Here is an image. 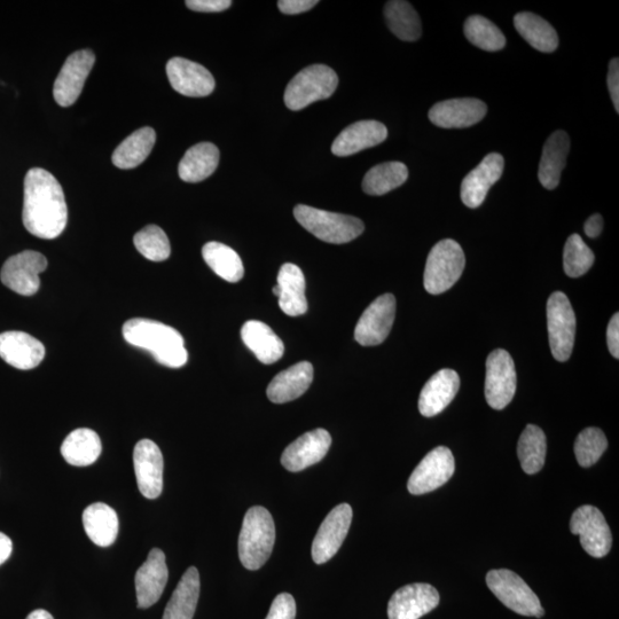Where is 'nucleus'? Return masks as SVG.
<instances>
[{"label": "nucleus", "instance_id": "f257e3e1", "mask_svg": "<svg viewBox=\"0 0 619 619\" xmlns=\"http://www.w3.org/2000/svg\"><path fill=\"white\" fill-rule=\"evenodd\" d=\"M68 209L64 190L56 177L42 168H33L25 178L22 222L37 238L56 239L65 231Z\"/></svg>", "mask_w": 619, "mask_h": 619}, {"label": "nucleus", "instance_id": "f03ea898", "mask_svg": "<svg viewBox=\"0 0 619 619\" xmlns=\"http://www.w3.org/2000/svg\"><path fill=\"white\" fill-rule=\"evenodd\" d=\"M124 340L151 352L156 362L170 368L183 367L188 354L182 334L159 321L135 318L123 325Z\"/></svg>", "mask_w": 619, "mask_h": 619}, {"label": "nucleus", "instance_id": "7ed1b4c3", "mask_svg": "<svg viewBox=\"0 0 619 619\" xmlns=\"http://www.w3.org/2000/svg\"><path fill=\"white\" fill-rule=\"evenodd\" d=\"M276 542V526L271 513L255 506L246 513L239 536V556L242 566L258 570L270 559Z\"/></svg>", "mask_w": 619, "mask_h": 619}, {"label": "nucleus", "instance_id": "20e7f679", "mask_svg": "<svg viewBox=\"0 0 619 619\" xmlns=\"http://www.w3.org/2000/svg\"><path fill=\"white\" fill-rule=\"evenodd\" d=\"M294 216L305 230L328 244H347L365 230V225L359 218L304 205L295 207Z\"/></svg>", "mask_w": 619, "mask_h": 619}, {"label": "nucleus", "instance_id": "39448f33", "mask_svg": "<svg viewBox=\"0 0 619 619\" xmlns=\"http://www.w3.org/2000/svg\"><path fill=\"white\" fill-rule=\"evenodd\" d=\"M465 264L464 250L457 241L446 239L438 242L427 258L423 277L426 291L433 295L449 291L464 272Z\"/></svg>", "mask_w": 619, "mask_h": 619}, {"label": "nucleus", "instance_id": "423d86ee", "mask_svg": "<svg viewBox=\"0 0 619 619\" xmlns=\"http://www.w3.org/2000/svg\"><path fill=\"white\" fill-rule=\"evenodd\" d=\"M339 85V77L332 68L313 65L297 74L287 85L285 104L292 111L310 106L332 96Z\"/></svg>", "mask_w": 619, "mask_h": 619}, {"label": "nucleus", "instance_id": "0eeeda50", "mask_svg": "<svg viewBox=\"0 0 619 619\" xmlns=\"http://www.w3.org/2000/svg\"><path fill=\"white\" fill-rule=\"evenodd\" d=\"M487 584L493 594L514 613L528 617H543L544 609L537 595L523 579L511 570H491Z\"/></svg>", "mask_w": 619, "mask_h": 619}, {"label": "nucleus", "instance_id": "6e6552de", "mask_svg": "<svg viewBox=\"0 0 619 619\" xmlns=\"http://www.w3.org/2000/svg\"><path fill=\"white\" fill-rule=\"evenodd\" d=\"M547 325L553 357L567 362L575 344L576 316L566 294L555 292L548 299Z\"/></svg>", "mask_w": 619, "mask_h": 619}, {"label": "nucleus", "instance_id": "1a4fd4ad", "mask_svg": "<svg viewBox=\"0 0 619 619\" xmlns=\"http://www.w3.org/2000/svg\"><path fill=\"white\" fill-rule=\"evenodd\" d=\"M516 391L514 360L506 350L492 351L487 359L485 398L495 410H504L512 402Z\"/></svg>", "mask_w": 619, "mask_h": 619}, {"label": "nucleus", "instance_id": "9d476101", "mask_svg": "<svg viewBox=\"0 0 619 619\" xmlns=\"http://www.w3.org/2000/svg\"><path fill=\"white\" fill-rule=\"evenodd\" d=\"M570 530L581 537L584 551L593 558H603L610 552L613 537L605 516L597 507L585 505L576 509L571 517Z\"/></svg>", "mask_w": 619, "mask_h": 619}, {"label": "nucleus", "instance_id": "9b49d317", "mask_svg": "<svg viewBox=\"0 0 619 619\" xmlns=\"http://www.w3.org/2000/svg\"><path fill=\"white\" fill-rule=\"evenodd\" d=\"M47 268L46 257L33 250H26L7 260L0 272L3 285L22 296H33L41 287L39 274Z\"/></svg>", "mask_w": 619, "mask_h": 619}, {"label": "nucleus", "instance_id": "f8f14e48", "mask_svg": "<svg viewBox=\"0 0 619 619\" xmlns=\"http://www.w3.org/2000/svg\"><path fill=\"white\" fill-rule=\"evenodd\" d=\"M396 316V299L393 294L381 295L373 301L355 329V339L363 347L379 346L385 342L393 328Z\"/></svg>", "mask_w": 619, "mask_h": 619}, {"label": "nucleus", "instance_id": "ddd939ff", "mask_svg": "<svg viewBox=\"0 0 619 619\" xmlns=\"http://www.w3.org/2000/svg\"><path fill=\"white\" fill-rule=\"evenodd\" d=\"M454 470L456 461L452 452L445 446H438L414 469L407 489L415 496L435 491L451 479Z\"/></svg>", "mask_w": 619, "mask_h": 619}, {"label": "nucleus", "instance_id": "4468645a", "mask_svg": "<svg viewBox=\"0 0 619 619\" xmlns=\"http://www.w3.org/2000/svg\"><path fill=\"white\" fill-rule=\"evenodd\" d=\"M96 62L90 50L77 51L69 56L54 83L53 96L61 107H69L80 98L86 78Z\"/></svg>", "mask_w": 619, "mask_h": 619}, {"label": "nucleus", "instance_id": "2eb2a0df", "mask_svg": "<svg viewBox=\"0 0 619 619\" xmlns=\"http://www.w3.org/2000/svg\"><path fill=\"white\" fill-rule=\"evenodd\" d=\"M352 521V508L348 504L336 506L317 532L312 544V559L324 564L339 552L346 539Z\"/></svg>", "mask_w": 619, "mask_h": 619}, {"label": "nucleus", "instance_id": "dca6fc26", "mask_svg": "<svg viewBox=\"0 0 619 619\" xmlns=\"http://www.w3.org/2000/svg\"><path fill=\"white\" fill-rule=\"evenodd\" d=\"M440 603V594L429 584H411L401 587L388 605L389 619H420Z\"/></svg>", "mask_w": 619, "mask_h": 619}, {"label": "nucleus", "instance_id": "f3484780", "mask_svg": "<svg viewBox=\"0 0 619 619\" xmlns=\"http://www.w3.org/2000/svg\"><path fill=\"white\" fill-rule=\"evenodd\" d=\"M167 75L172 88L185 97H207L215 90L214 76L191 60L172 58L167 65Z\"/></svg>", "mask_w": 619, "mask_h": 619}, {"label": "nucleus", "instance_id": "a211bd4d", "mask_svg": "<svg viewBox=\"0 0 619 619\" xmlns=\"http://www.w3.org/2000/svg\"><path fill=\"white\" fill-rule=\"evenodd\" d=\"M138 488L145 498H159L163 490V456L158 445L141 440L133 451Z\"/></svg>", "mask_w": 619, "mask_h": 619}, {"label": "nucleus", "instance_id": "6ab92c4d", "mask_svg": "<svg viewBox=\"0 0 619 619\" xmlns=\"http://www.w3.org/2000/svg\"><path fill=\"white\" fill-rule=\"evenodd\" d=\"M487 112V104L482 100L451 99L434 105L429 111V120L443 129H464L481 122Z\"/></svg>", "mask_w": 619, "mask_h": 619}, {"label": "nucleus", "instance_id": "aec40b11", "mask_svg": "<svg viewBox=\"0 0 619 619\" xmlns=\"http://www.w3.org/2000/svg\"><path fill=\"white\" fill-rule=\"evenodd\" d=\"M332 445L331 434L325 429L312 430L288 445L281 456V464L289 472H301L323 460Z\"/></svg>", "mask_w": 619, "mask_h": 619}, {"label": "nucleus", "instance_id": "412c9836", "mask_svg": "<svg viewBox=\"0 0 619 619\" xmlns=\"http://www.w3.org/2000/svg\"><path fill=\"white\" fill-rule=\"evenodd\" d=\"M503 155L491 153L462 180L461 200L468 208H479L490 191L503 175Z\"/></svg>", "mask_w": 619, "mask_h": 619}, {"label": "nucleus", "instance_id": "4be33fe9", "mask_svg": "<svg viewBox=\"0 0 619 619\" xmlns=\"http://www.w3.org/2000/svg\"><path fill=\"white\" fill-rule=\"evenodd\" d=\"M168 578L166 555L159 548H154L136 574L138 608L147 609L155 605L166 589Z\"/></svg>", "mask_w": 619, "mask_h": 619}, {"label": "nucleus", "instance_id": "5701e85b", "mask_svg": "<svg viewBox=\"0 0 619 619\" xmlns=\"http://www.w3.org/2000/svg\"><path fill=\"white\" fill-rule=\"evenodd\" d=\"M0 357L18 370L29 371L43 362L45 347L27 333L5 332L0 334Z\"/></svg>", "mask_w": 619, "mask_h": 619}, {"label": "nucleus", "instance_id": "b1692460", "mask_svg": "<svg viewBox=\"0 0 619 619\" xmlns=\"http://www.w3.org/2000/svg\"><path fill=\"white\" fill-rule=\"evenodd\" d=\"M460 378L456 371L437 372L422 388L419 398V411L426 418H433L443 412L457 396Z\"/></svg>", "mask_w": 619, "mask_h": 619}, {"label": "nucleus", "instance_id": "393cba45", "mask_svg": "<svg viewBox=\"0 0 619 619\" xmlns=\"http://www.w3.org/2000/svg\"><path fill=\"white\" fill-rule=\"evenodd\" d=\"M388 137L385 124L378 121H360L344 129L334 140L332 152L336 156H350L378 146Z\"/></svg>", "mask_w": 619, "mask_h": 619}, {"label": "nucleus", "instance_id": "a878e982", "mask_svg": "<svg viewBox=\"0 0 619 619\" xmlns=\"http://www.w3.org/2000/svg\"><path fill=\"white\" fill-rule=\"evenodd\" d=\"M569 151L570 138L567 132L555 131L546 140L538 171L539 182L546 190L552 191L559 186Z\"/></svg>", "mask_w": 619, "mask_h": 619}, {"label": "nucleus", "instance_id": "bb28decb", "mask_svg": "<svg viewBox=\"0 0 619 619\" xmlns=\"http://www.w3.org/2000/svg\"><path fill=\"white\" fill-rule=\"evenodd\" d=\"M313 380V367L308 362L297 363L274 378L266 394L274 404H285L305 394Z\"/></svg>", "mask_w": 619, "mask_h": 619}, {"label": "nucleus", "instance_id": "cd10ccee", "mask_svg": "<svg viewBox=\"0 0 619 619\" xmlns=\"http://www.w3.org/2000/svg\"><path fill=\"white\" fill-rule=\"evenodd\" d=\"M279 307L289 317H299L308 311L305 278L299 266L287 263L278 274Z\"/></svg>", "mask_w": 619, "mask_h": 619}, {"label": "nucleus", "instance_id": "c85d7f7f", "mask_svg": "<svg viewBox=\"0 0 619 619\" xmlns=\"http://www.w3.org/2000/svg\"><path fill=\"white\" fill-rule=\"evenodd\" d=\"M241 339L261 363L270 365L284 356L285 346L279 336L262 321L250 320L242 326Z\"/></svg>", "mask_w": 619, "mask_h": 619}, {"label": "nucleus", "instance_id": "c756f323", "mask_svg": "<svg viewBox=\"0 0 619 619\" xmlns=\"http://www.w3.org/2000/svg\"><path fill=\"white\" fill-rule=\"evenodd\" d=\"M83 526L94 544L108 547L115 543L119 534V517L111 506L96 503L85 508Z\"/></svg>", "mask_w": 619, "mask_h": 619}, {"label": "nucleus", "instance_id": "7c9ffc66", "mask_svg": "<svg viewBox=\"0 0 619 619\" xmlns=\"http://www.w3.org/2000/svg\"><path fill=\"white\" fill-rule=\"evenodd\" d=\"M200 597V575L195 567L188 568L164 610L162 619H193Z\"/></svg>", "mask_w": 619, "mask_h": 619}, {"label": "nucleus", "instance_id": "2f4dec72", "mask_svg": "<svg viewBox=\"0 0 619 619\" xmlns=\"http://www.w3.org/2000/svg\"><path fill=\"white\" fill-rule=\"evenodd\" d=\"M219 163L218 148L200 143L190 148L179 163V177L186 183H199L214 174Z\"/></svg>", "mask_w": 619, "mask_h": 619}, {"label": "nucleus", "instance_id": "473e14b6", "mask_svg": "<svg viewBox=\"0 0 619 619\" xmlns=\"http://www.w3.org/2000/svg\"><path fill=\"white\" fill-rule=\"evenodd\" d=\"M103 450L100 437L88 428H81L70 433L61 446L62 457L69 465L85 467L94 464Z\"/></svg>", "mask_w": 619, "mask_h": 619}, {"label": "nucleus", "instance_id": "72a5a7b5", "mask_svg": "<svg viewBox=\"0 0 619 619\" xmlns=\"http://www.w3.org/2000/svg\"><path fill=\"white\" fill-rule=\"evenodd\" d=\"M514 26L526 41L537 51L552 53L559 46V37L551 23L538 15L522 12L515 15Z\"/></svg>", "mask_w": 619, "mask_h": 619}, {"label": "nucleus", "instance_id": "f704fd0d", "mask_svg": "<svg viewBox=\"0 0 619 619\" xmlns=\"http://www.w3.org/2000/svg\"><path fill=\"white\" fill-rule=\"evenodd\" d=\"M156 141V133L150 127L132 133L113 154V164L123 170L140 166L151 154Z\"/></svg>", "mask_w": 619, "mask_h": 619}, {"label": "nucleus", "instance_id": "c9c22d12", "mask_svg": "<svg viewBox=\"0 0 619 619\" xmlns=\"http://www.w3.org/2000/svg\"><path fill=\"white\" fill-rule=\"evenodd\" d=\"M202 256L209 268L225 281L239 282L244 278V264L231 247L221 242H208L202 248Z\"/></svg>", "mask_w": 619, "mask_h": 619}, {"label": "nucleus", "instance_id": "e433bc0d", "mask_svg": "<svg viewBox=\"0 0 619 619\" xmlns=\"http://www.w3.org/2000/svg\"><path fill=\"white\" fill-rule=\"evenodd\" d=\"M387 25L395 36L405 42H414L421 37L419 14L409 2L393 0L385 6Z\"/></svg>", "mask_w": 619, "mask_h": 619}, {"label": "nucleus", "instance_id": "4c0bfd02", "mask_svg": "<svg viewBox=\"0 0 619 619\" xmlns=\"http://www.w3.org/2000/svg\"><path fill=\"white\" fill-rule=\"evenodd\" d=\"M409 178V169L402 162H386L372 168L364 177L363 190L380 197L402 186Z\"/></svg>", "mask_w": 619, "mask_h": 619}, {"label": "nucleus", "instance_id": "58836bf2", "mask_svg": "<svg viewBox=\"0 0 619 619\" xmlns=\"http://www.w3.org/2000/svg\"><path fill=\"white\" fill-rule=\"evenodd\" d=\"M546 451L547 443L543 430L535 425H528L517 444V456L524 473L534 475L540 472L545 465Z\"/></svg>", "mask_w": 619, "mask_h": 619}, {"label": "nucleus", "instance_id": "ea45409f", "mask_svg": "<svg viewBox=\"0 0 619 619\" xmlns=\"http://www.w3.org/2000/svg\"><path fill=\"white\" fill-rule=\"evenodd\" d=\"M465 36L470 43L488 52L503 50L506 38L495 23L481 15H473L465 23Z\"/></svg>", "mask_w": 619, "mask_h": 619}, {"label": "nucleus", "instance_id": "a19ab883", "mask_svg": "<svg viewBox=\"0 0 619 619\" xmlns=\"http://www.w3.org/2000/svg\"><path fill=\"white\" fill-rule=\"evenodd\" d=\"M138 252L152 262L168 260L171 254L170 241L161 227L148 225L133 238Z\"/></svg>", "mask_w": 619, "mask_h": 619}, {"label": "nucleus", "instance_id": "79ce46f5", "mask_svg": "<svg viewBox=\"0 0 619 619\" xmlns=\"http://www.w3.org/2000/svg\"><path fill=\"white\" fill-rule=\"evenodd\" d=\"M595 257L581 235L573 234L567 240L563 252V268L570 278H578L592 268Z\"/></svg>", "mask_w": 619, "mask_h": 619}, {"label": "nucleus", "instance_id": "37998d69", "mask_svg": "<svg viewBox=\"0 0 619 619\" xmlns=\"http://www.w3.org/2000/svg\"><path fill=\"white\" fill-rule=\"evenodd\" d=\"M608 448L606 435L599 428H586L578 435L575 454L578 464L589 468L598 462Z\"/></svg>", "mask_w": 619, "mask_h": 619}, {"label": "nucleus", "instance_id": "c03bdc74", "mask_svg": "<svg viewBox=\"0 0 619 619\" xmlns=\"http://www.w3.org/2000/svg\"><path fill=\"white\" fill-rule=\"evenodd\" d=\"M296 602L291 594L281 593L273 600L269 615L265 619H295Z\"/></svg>", "mask_w": 619, "mask_h": 619}, {"label": "nucleus", "instance_id": "a18cd8bd", "mask_svg": "<svg viewBox=\"0 0 619 619\" xmlns=\"http://www.w3.org/2000/svg\"><path fill=\"white\" fill-rule=\"evenodd\" d=\"M231 0H187L188 9L202 13H217L230 9Z\"/></svg>", "mask_w": 619, "mask_h": 619}, {"label": "nucleus", "instance_id": "49530a36", "mask_svg": "<svg viewBox=\"0 0 619 619\" xmlns=\"http://www.w3.org/2000/svg\"><path fill=\"white\" fill-rule=\"evenodd\" d=\"M318 4L317 0H280L279 10L287 15L308 12Z\"/></svg>", "mask_w": 619, "mask_h": 619}, {"label": "nucleus", "instance_id": "de8ad7c7", "mask_svg": "<svg viewBox=\"0 0 619 619\" xmlns=\"http://www.w3.org/2000/svg\"><path fill=\"white\" fill-rule=\"evenodd\" d=\"M608 88L616 112H619V61L617 58L610 61L608 72Z\"/></svg>", "mask_w": 619, "mask_h": 619}, {"label": "nucleus", "instance_id": "09e8293b", "mask_svg": "<svg viewBox=\"0 0 619 619\" xmlns=\"http://www.w3.org/2000/svg\"><path fill=\"white\" fill-rule=\"evenodd\" d=\"M607 342L610 354L614 358H619V315L615 313L611 318L607 329Z\"/></svg>", "mask_w": 619, "mask_h": 619}, {"label": "nucleus", "instance_id": "8fccbe9b", "mask_svg": "<svg viewBox=\"0 0 619 619\" xmlns=\"http://www.w3.org/2000/svg\"><path fill=\"white\" fill-rule=\"evenodd\" d=\"M603 229V219L601 215H593L585 223V233L591 239L598 238Z\"/></svg>", "mask_w": 619, "mask_h": 619}, {"label": "nucleus", "instance_id": "3c124183", "mask_svg": "<svg viewBox=\"0 0 619 619\" xmlns=\"http://www.w3.org/2000/svg\"><path fill=\"white\" fill-rule=\"evenodd\" d=\"M13 551V544L10 537L0 532V564L9 560Z\"/></svg>", "mask_w": 619, "mask_h": 619}, {"label": "nucleus", "instance_id": "603ef678", "mask_svg": "<svg viewBox=\"0 0 619 619\" xmlns=\"http://www.w3.org/2000/svg\"><path fill=\"white\" fill-rule=\"evenodd\" d=\"M27 619H54L49 611L38 609L30 613Z\"/></svg>", "mask_w": 619, "mask_h": 619}, {"label": "nucleus", "instance_id": "864d4df0", "mask_svg": "<svg viewBox=\"0 0 619 619\" xmlns=\"http://www.w3.org/2000/svg\"><path fill=\"white\" fill-rule=\"evenodd\" d=\"M272 292H273L274 295L279 297L280 289H279L278 285L276 287H273Z\"/></svg>", "mask_w": 619, "mask_h": 619}]
</instances>
